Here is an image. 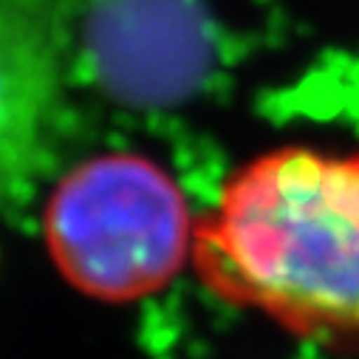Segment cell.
<instances>
[{
  "label": "cell",
  "mask_w": 359,
  "mask_h": 359,
  "mask_svg": "<svg viewBox=\"0 0 359 359\" xmlns=\"http://www.w3.org/2000/svg\"><path fill=\"white\" fill-rule=\"evenodd\" d=\"M190 266L212 297L300 339L359 345V150L246 161L196 224Z\"/></svg>",
  "instance_id": "obj_1"
},
{
  "label": "cell",
  "mask_w": 359,
  "mask_h": 359,
  "mask_svg": "<svg viewBox=\"0 0 359 359\" xmlns=\"http://www.w3.org/2000/svg\"><path fill=\"white\" fill-rule=\"evenodd\" d=\"M196 224L161 164L102 153L57 182L43 210V241L71 289L100 303H136L193 263Z\"/></svg>",
  "instance_id": "obj_2"
},
{
  "label": "cell",
  "mask_w": 359,
  "mask_h": 359,
  "mask_svg": "<svg viewBox=\"0 0 359 359\" xmlns=\"http://www.w3.org/2000/svg\"><path fill=\"white\" fill-rule=\"evenodd\" d=\"M82 51L114 100L156 108L201 85L212 37L201 0H91Z\"/></svg>",
  "instance_id": "obj_3"
}]
</instances>
